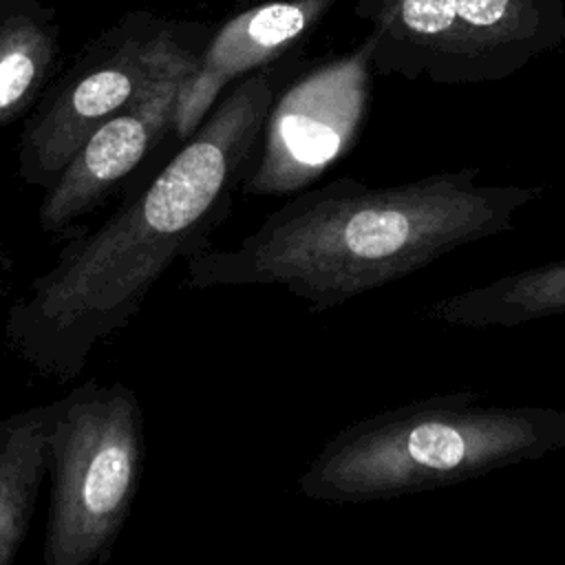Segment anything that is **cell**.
Returning a JSON list of instances; mask_svg holds the SVG:
<instances>
[{
	"mask_svg": "<svg viewBox=\"0 0 565 565\" xmlns=\"http://www.w3.org/2000/svg\"><path fill=\"white\" fill-rule=\"evenodd\" d=\"M377 75L468 86L459 0H355Z\"/></svg>",
	"mask_w": 565,
	"mask_h": 565,
	"instance_id": "9",
	"label": "cell"
},
{
	"mask_svg": "<svg viewBox=\"0 0 565 565\" xmlns=\"http://www.w3.org/2000/svg\"><path fill=\"white\" fill-rule=\"evenodd\" d=\"M340 0H269L223 22L201 46L174 106V139H188L241 77L285 60Z\"/></svg>",
	"mask_w": 565,
	"mask_h": 565,
	"instance_id": "8",
	"label": "cell"
},
{
	"mask_svg": "<svg viewBox=\"0 0 565 565\" xmlns=\"http://www.w3.org/2000/svg\"><path fill=\"white\" fill-rule=\"evenodd\" d=\"M11 2H13V0H0V13H2Z\"/></svg>",
	"mask_w": 565,
	"mask_h": 565,
	"instance_id": "13",
	"label": "cell"
},
{
	"mask_svg": "<svg viewBox=\"0 0 565 565\" xmlns=\"http://www.w3.org/2000/svg\"><path fill=\"white\" fill-rule=\"evenodd\" d=\"M287 71L278 60L234 82L141 192L60 247L7 311L4 335L22 362L75 380L93 351L137 318L174 260L210 247L254 168Z\"/></svg>",
	"mask_w": 565,
	"mask_h": 565,
	"instance_id": "1",
	"label": "cell"
},
{
	"mask_svg": "<svg viewBox=\"0 0 565 565\" xmlns=\"http://www.w3.org/2000/svg\"><path fill=\"white\" fill-rule=\"evenodd\" d=\"M183 24L126 13L40 99L18 139V177L49 188L86 137L130 104L177 42Z\"/></svg>",
	"mask_w": 565,
	"mask_h": 565,
	"instance_id": "5",
	"label": "cell"
},
{
	"mask_svg": "<svg viewBox=\"0 0 565 565\" xmlns=\"http://www.w3.org/2000/svg\"><path fill=\"white\" fill-rule=\"evenodd\" d=\"M428 316L470 329H512L565 316V258L510 271L437 298Z\"/></svg>",
	"mask_w": 565,
	"mask_h": 565,
	"instance_id": "10",
	"label": "cell"
},
{
	"mask_svg": "<svg viewBox=\"0 0 565 565\" xmlns=\"http://www.w3.org/2000/svg\"><path fill=\"white\" fill-rule=\"evenodd\" d=\"M241 2H247V0H241Z\"/></svg>",
	"mask_w": 565,
	"mask_h": 565,
	"instance_id": "14",
	"label": "cell"
},
{
	"mask_svg": "<svg viewBox=\"0 0 565 565\" xmlns=\"http://www.w3.org/2000/svg\"><path fill=\"white\" fill-rule=\"evenodd\" d=\"M203 35H207L205 26L183 24L137 97L99 124L44 190L38 225L46 234H62L90 214L168 135L174 137L177 95L207 40Z\"/></svg>",
	"mask_w": 565,
	"mask_h": 565,
	"instance_id": "7",
	"label": "cell"
},
{
	"mask_svg": "<svg viewBox=\"0 0 565 565\" xmlns=\"http://www.w3.org/2000/svg\"><path fill=\"white\" fill-rule=\"evenodd\" d=\"M565 448V411L486 404L483 393H435L331 435L298 477L313 501L369 503L433 492Z\"/></svg>",
	"mask_w": 565,
	"mask_h": 565,
	"instance_id": "3",
	"label": "cell"
},
{
	"mask_svg": "<svg viewBox=\"0 0 565 565\" xmlns=\"http://www.w3.org/2000/svg\"><path fill=\"white\" fill-rule=\"evenodd\" d=\"M371 46L316 62L276 93L243 194L282 196L316 183L360 139L371 104Z\"/></svg>",
	"mask_w": 565,
	"mask_h": 565,
	"instance_id": "6",
	"label": "cell"
},
{
	"mask_svg": "<svg viewBox=\"0 0 565 565\" xmlns=\"http://www.w3.org/2000/svg\"><path fill=\"white\" fill-rule=\"evenodd\" d=\"M55 402L0 419V565L15 561L49 475V437Z\"/></svg>",
	"mask_w": 565,
	"mask_h": 565,
	"instance_id": "11",
	"label": "cell"
},
{
	"mask_svg": "<svg viewBox=\"0 0 565 565\" xmlns=\"http://www.w3.org/2000/svg\"><path fill=\"white\" fill-rule=\"evenodd\" d=\"M543 192V185L481 183L479 168L395 185L335 177L294 192L234 247L210 245L188 256L185 285H276L327 311L512 232L521 210Z\"/></svg>",
	"mask_w": 565,
	"mask_h": 565,
	"instance_id": "2",
	"label": "cell"
},
{
	"mask_svg": "<svg viewBox=\"0 0 565 565\" xmlns=\"http://www.w3.org/2000/svg\"><path fill=\"white\" fill-rule=\"evenodd\" d=\"M60 57V26L35 0L0 13V126L26 115L42 97Z\"/></svg>",
	"mask_w": 565,
	"mask_h": 565,
	"instance_id": "12",
	"label": "cell"
},
{
	"mask_svg": "<svg viewBox=\"0 0 565 565\" xmlns=\"http://www.w3.org/2000/svg\"><path fill=\"white\" fill-rule=\"evenodd\" d=\"M143 455V413L124 382L86 380L55 399L44 565L110 558L137 499Z\"/></svg>",
	"mask_w": 565,
	"mask_h": 565,
	"instance_id": "4",
	"label": "cell"
}]
</instances>
